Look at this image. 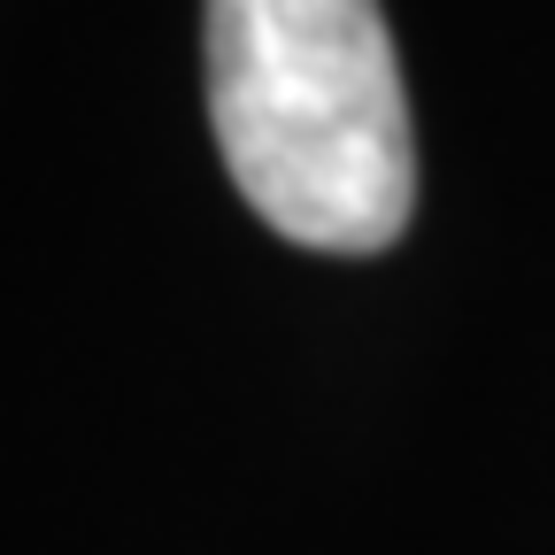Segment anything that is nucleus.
<instances>
[{"instance_id": "nucleus-1", "label": "nucleus", "mask_w": 555, "mask_h": 555, "mask_svg": "<svg viewBox=\"0 0 555 555\" xmlns=\"http://www.w3.org/2000/svg\"><path fill=\"white\" fill-rule=\"evenodd\" d=\"M208 124L294 247L378 255L416 208V131L378 0H208Z\"/></svg>"}]
</instances>
